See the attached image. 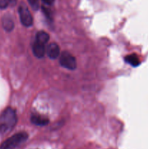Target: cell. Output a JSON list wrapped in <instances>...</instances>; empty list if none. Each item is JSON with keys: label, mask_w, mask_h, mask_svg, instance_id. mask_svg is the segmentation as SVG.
<instances>
[{"label": "cell", "mask_w": 148, "mask_h": 149, "mask_svg": "<svg viewBox=\"0 0 148 149\" xmlns=\"http://www.w3.org/2000/svg\"><path fill=\"white\" fill-rule=\"evenodd\" d=\"M17 118L15 111L12 108H7L0 114V133L2 135L12 130L17 124Z\"/></svg>", "instance_id": "cell-1"}, {"label": "cell", "mask_w": 148, "mask_h": 149, "mask_svg": "<svg viewBox=\"0 0 148 149\" xmlns=\"http://www.w3.org/2000/svg\"><path fill=\"white\" fill-rule=\"evenodd\" d=\"M28 135L26 132H19L6 140L0 145V149H15L27 140Z\"/></svg>", "instance_id": "cell-2"}, {"label": "cell", "mask_w": 148, "mask_h": 149, "mask_svg": "<svg viewBox=\"0 0 148 149\" xmlns=\"http://www.w3.org/2000/svg\"><path fill=\"white\" fill-rule=\"evenodd\" d=\"M59 63L64 68H68L69 70H74L77 66L76 60L75 57L66 51L63 52L60 55Z\"/></svg>", "instance_id": "cell-3"}, {"label": "cell", "mask_w": 148, "mask_h": 149, "mask_svg": "<svg viewBox=\"0 0 148 149\" xmlns=\"http://www.w3.org/2000/svg\"><path fill=\"white\" fill-rule=\"evenodd\" d=\"M19 15H20V21L22 24L26 27L32 26L33 24V17L31 15V13L29 11L28 8L25 4H20L18 9Z\"/></svg>", "instance_id": "cell-4"}, {"label": "cell", "mask_w": 148, "mask_h": 149, "mask_svg": "<svg viewBox=\"0 0 148 149\" xmlns=\"http://www.w3.org/2000/svg\"><path fill=\"white\" fill-rule=\"evenodd\" d=\"M46 52L49 58L56 59L57 58L59 57V54H60V49H59V45L55 43V42L49 44L47 47H46Z\"/></svg>", "instance_id": "cell-5"}, {"label": "cell", "mask_w": 148, "mask_h": 149, "mask_svg": "<svg viewBox=\"0 0 148 149\" xmlns=\"http://www.w3.org/2000/svg\"><path fill=\"white\" fill-rule=\"evenodd\" d=\"M33 52L36 58H43L45 52H46L45 45L40 43V42H37V41H35L34 44L33 45Z\"/></svg>", "instance_id": "cell-6"}, {"label": "cell", "mask_w": 148, "mask_h": 149, "mask_svg": "<svg viewBox=\"0 0 148 149\" xmlns=\"http://www.w3.org/2000/svg\"><path fill=\"white\" fill-rule=\"evenodd\" d=\"M31 122L37 126H45L49 124V120L47 117L42 115L33 114L31 116Z\"/></svg>", "instance_id": "cell-7"}, {"label": "cell", "mask_w": 148, "mask_h": 149, "mask_svg": "<svg viewBox=\"0 0 148 149\" xmlns=\"http://www.w3.org/2000/svg\"><path fill=\"white\" fill-rule=\"evenodd\" d=\"M49 39V35L46 32L44 31H40L37 33L36 37V41L40 42V43L46 45Z\"/></svg>", "instance_id": "cell-8"}, {"label": "cell", "mask_w": 148, "mask_h": 149, "mask_svg": "<svg viewBox=\"0 0 148 149\" xmlns=\"http://www.w3.org/2000/svg\"><path fill=\"white\" fill-rule=\"evenodd\" d=\"M125 61L128 63L130 65H133V66H137L140 63V61H139V57L135 54H131V55H127L125 58Z\"/></svg>", "instance_id": "cell-9"}, {"label": "cell", "mask_w": 148, "mask_h": 149, "mask_svg": "<svg viewBox=\"0 0 148 149\" xmlns=\"http://www.w3.org/2000/svg\"><path fill=\"white\" fill-rule=\"evenodd\" d=\"M2 25L4 29L7 31H10L14 28V22H13L12 19L8 16H5L3 17Z\"/></svg>", "instance_id": "cell-10"}, {"label": "cell", "mask_w": 148, "mask_h": 149, "mask_svg": "<svg viewBox=\"0 0 148 149\" xmlns=\"http://www.w3.org/2000/svg\"><path fill=\"white\" fill-rule=\"evenodd\" d=\"M29 4L33 10H38L39 8V0H28Z\"/></svg>", "instance_id": "cell-11"}, {"label": "cell", "mask_w": 148, "mask_h": 149, "mask_svg": "<svg viewBox=\"0 0 148 149\" xmlns=\"http://www.w3.org/2000/svg\"><path fill=\"white\" fill-rule=\"evenodd\" d=\"M12 0H0V9H4L12 2Z\"/></svg>", "instance_id": "cell-12"}, {"label": "cell", "mask_w": 148, "mask_h": 149, "mask_svg": "<svg viewBox=\"0 0 148 149\" xmlns=\"http://www.w3.org/2000/svg\"><path fill=\"white\" fill-rule=\"evenodd\" d=\"M42 1L46 4H48V5H52L54 1H55V0H42Z\"/></svg>", "instance_id": "cell-13"}]
</instances>
